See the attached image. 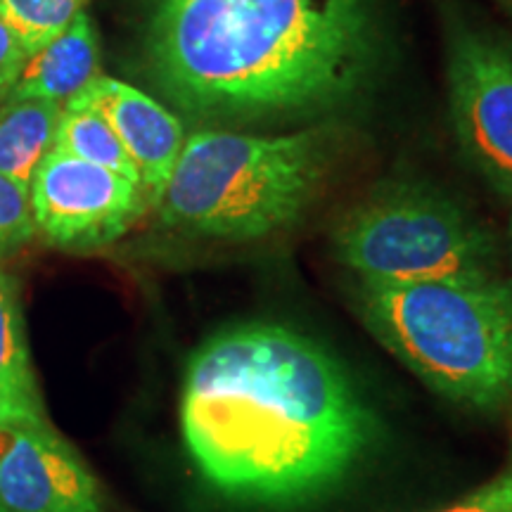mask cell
<instances>
[{"label": "cell", "instance_id": "cell-1", "mask_svg": "<svg viewBox=\"0 0 512 512\" xmlns=\"http://www.w3.org/2000/svg\"><path fill=\"white\" fill-rule=\"evenodd\" d=\"M181 430L192 463L223 496L299 505L363 463L375 415L323 344L252 320L214 332L192 351Z\"/></svg>", "mask_w": 512, "mask_h": 512}, {"label": "cell", "instance_id": "cell-2", "mask_svg": "<svg viewBox=\"0 0 512 512\" xmlns=\"http://www.w3.org/2000/svg\"><path fill=\"white\" fill-rule=\"evenodd\" d=\"M147 74L202 121L332 112L380 57L373 0H145Z\"/></svg>", "mask_w": 512, "mask_h": 512}, {"label": "cell", "instance_id": "cell-3", "mask_svg": "<svg viewBox=\"0 0 512 512\" xmlns=\"http://www.w3.org/2000/svg\"><path fill=\"white\" fill-rule=\"evenodd\" d=\"M349 299L363 328L439 396L512 413V278L354 283Z\"/></svg>", "mask_w": 512, "mask_h": 512}, {"label": "cell", "instance_id": "cell-4", "mask_svg": "<svg viewBox=\"0 0 512 512\" xmlns=\"http://www.w3.org/2000/svg\"><path fill=\"white\" fill-rule=\"evenodd\" d=\"M335 133L200 131L185 138L157 202L159 223L216 242H254L297 226L335 164Z\"/></svg>", "mask_w": 512, "mask_h": 512}, {"label": "cell", "instance_id": "cell-5", "mask_svg": "<svg viewBox=\"0 0 512 512\" xmlns=\"http://www.w3.org/2000/svg\"><path fill=\"white\" fill-rule=\"evenodd\" d=\"M335 259L363 285L486 278L498 273L494 235L437 190L380 185L339 216Z\"/></svg>", "mask_w": 512, "mask_h": 512}, {"label": "cell", "instance_id": "cell-6", "mask_svg": "<svg viewBox=\"0 0 512 512\" xmlns=\"http://www.w3.org/2000/svg\"><path fill=\"white\" fill-rule=\"evenodd\" d=\"M446 79L460 150L491 188L512 197V41L458 29Z\"/></svg>", "mask_w": 512, "mask_h": 512}, {"label": "cell", "instance_id": "cell-7", "mask_svg": "<svg viewBox=\"0 0 512 512\" xmlns=\"http://www.w3.org/2000/svg\"><path fill=\"white\" fill-rule=\"evenodd\" d=\"M36 233L64 252H93L131 230L150 209L143 185L50 150L29 185Z\"/></svg>", "mask_w": 512, "mask_h": 512}, {"label": "cell", "instance_id": "cell-8", "mask_svg": "<svg viewBox=\"0 0 512 512\" xmlns=\"http://www.w3.org/2000/svg\"><path fill=\"white\" fill-rule=\"evenodd\" d=\"M0 512H107L79 451L48 420L0 427Z\"/></svg>", "mask_w": 512, "mask_h": 512}, {"label": "cell", "instance_id": "cell-9", "mask_svg": "<svg viewBox=\"0 0 512 512\" xmlns=\"http://www.w3.org/2000/svg\"><path fill=\"white\" fill-rule=\"evenodd\" d=\"M64 110L98 112L112 126L155 209L188 138L183 121L147 93L102 74L64 102Z\"/></svg>", "mask_w": 512, "mask_h": 512}, {"label": "cell", "instance_id": "cell-10", "mask_svg": "<svg viewBox=\"0 0 512 512\" xmlns=\"http://www.w3.org/2000/svg\"><path fill=\"white\" fill-rule=\"evenodd\" d=\"M100 76L98 31L86 10L74 22L27 57L8 100H50L64 105Z\"/></svg>", "mask_w": 512, "mask_h": 512}, {"label": "cell", "instance_id": "cell-11", "mask_svg": "<svg viewBox=\"0 0 512 512\" xmlns=\"http://www.w3.org/2000/svg\"><path fill=\"white\" fill-rule=\"evenodd\" d=\"M48 420L31 358L22 302L12 275L0 268V427Z\"/></svg>", "mask_w": 512, "mask_h": 512}, {"label": "cell", "instance_id": "cell-12", "mask_svg": "<svg viewBox=\"0 0 512 512\" xmlns=\"http://www.w3.org/2000/svg\"><path fill=\"white\" fill-rule=\"evenodd\" d=\"M64 105L5 100L0 107V176L29 188L38 164L53 150Z\"/></svg>", "mask_w": 512, "mask_h": 512}, {"label": "cell", "instance_id": "cell-13", "mask_svg": "<svg viewBox=\"0 0 512 512\" xmlns=\"http://www.w3.org/2000/svg\"><path fill=\"white\" fill-rule=\"evenodd\" d=\"M53 150H60L64 155L83 159V162L102 166V169H110L114 174L140 183V174L133 159L128 157L126 147L121 145L117 133L98 112L62 110Z\"/></svg>", "mask_w": 512, "mask_h": 512}, {"label": "cell", "instance_id": "cell-14", "mask_svg": "<svg viewBox=\"0 0 512 512\" xmlns=\"http://www.w3.org/2000/svg\"><path fill=\"white\" fill-rule=\"evenodd\" d=\"M88 0H0V15L10 24L27 55L60 36Z\"/></svg>", "mask_w": 512, "mask_h": 512}, {"label": "cell", "instance_id": "cell-15", "mask_svg": "<svg viewBox=\"0 0 512 512\" xmlns=\"http://www.w3.org/2000/svg\"><path fill=\"white\" fill-rule=\"evenodd\" d=\"M34 235L36 223L29 188L0 176V264L22 252Z\"/></svg>", "mask_w": 512, "mask_h": 512}, {"label": "cell", "instance_id": "cell-16", "mask_svg": "<svg viewBox=\"0 0 512 512\" xmlns=\"http://www.w3.org/2000/svg\"><path fill=\"white\" fill-rule=\"evenodd\" d=\"M434 512H512V472L491 479L460 501Z\"/></svg>", "mask_w": 512, "mask_h": 512}, {"label": "cell", "instance_id": "cell-17", "mask_svg": "<svg viewBox=\"0 0 512 512\" xmlns=\"http://www.w3.org/2000/svg\"><path fill=\"white\" fill-rule=\"evenodd\" d=\"M27 50L19 41L15 31L5 17L0 15V102L8 100V95L22 74L24 64H27Z\"/></svg>", "mask_w": 512, "mask_h": 512}, {"label": "cell", "instance_id": "cell-18", "mask_svg": "<svg viewBox=\"0 0 512 512\" xmlns=\"http://www.w3.org/2000/svg\"><path fill=\"white\" fill-rule=\"evenodd\" d=\"M510 230H512V219H510Z\"/></svg>", "mask_w": 512, "mask_h": 512}, {"label": "cell", "instance_id": "cell-19", "mask_svg": "<svg viewBox=\"0 0 512 512\" xmlns=\"http://www.w3.org/2000/svg\"><path fill=\"white\" fill-rule=\"evenodd\" d=\"M508 3H512V0H508Z\"/></svg>", "mask_w": 512, "mask_h": 512}]
</instances>
